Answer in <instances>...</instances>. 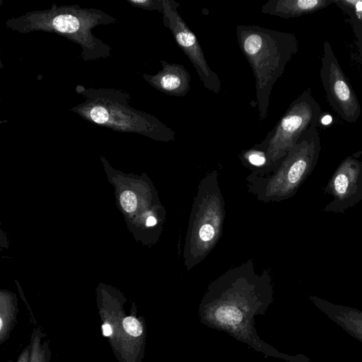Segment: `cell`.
<instances>
[{
  "instance_id": "1",
  "label": "cell",
  "mask_w": 362,
  "mask_h": 362,
  "mask_svg": "<svg viewBox=\"0 0 362 362\" xmlns=\"http://www.w3.org/2000/svg\"><path fill=\"white\" fill-rule=\"evenodd\" d=\"M117 19L101 11L78 6H57L46 11L30 12L6 22L8 29L20 34L44 32L58 35L82 48L87 61L108 58L111 49L96 38L92 31L98 26L115 24Z\"/></svg>"
},
{
  "instance_id": "14",
  "label": "cell",
  "mask_w": 362,
  "mask_h": 362,
  "mask_svg": "<svg viewBox=\"0 0 362 362\" xmlns=\"http://www.w3.org/2000/svg\"><path fill=\"white\" fill-rule=\"evenodd\" d=\"M125 330L131 336L139 337L143 332L141 323L134 317H127L123 320Z\"/></svg>"
},
{
  "instance_id": "8",
  "label": "cell",
  "mask_w": 362,
  "mask_h": 362,
  "mask_svg": "<svg viewBox=\"0 0 362 362\" xmlns=\"http://www.w3.org/2000/svg\"><path fill=\"white\" fill-rule=\"evenodd\" d=\"M161 70L154 75H143L144 80L156 90L171 96L185 97L191 89L192 77L180 64L161 61Z\"/></svg>"
},
{
  "instance_id": "2",
  "label": "cell",
  "mask_w": 362,
  "mask_h": 362,
  "mask_svg": "<svg viewBox=\"0 0 362 362\" xmlns=\"http://www.w3.org/2000/svg\"><path fill=\"white\" fill-rule=\"evenodd\" d=\"M237 37L239 48L256 78L258 116L264 120L268 114L270 95L287 65L299 51L294 35L256 25H239Z\"/></svg>"
},
{
  "instance_id": "19",
  "label": "cell",
  "mask_w": 362,
  "mask_h": 362,
  "mask_svg": "<svg viewBox=\"0 0 362 362\" xmlns=\"http://www.w3.org/2000/svg\"><path fill=\"white\" fill-rule=\"evenodd\" d=\"M156 220L154 217H149L146 220L147 227H153L156 225Z\"/></svg>"
},
{
  "instance_id": "12",
  "label": "cell",
  "mask_w": 362,
  "mask_h": 362,
  "mask_svg": "<svg viewBox=\"0 0 362 362\" xmlns=\"http://www.w3.org/2000/svg\"><path fill=\"white\" fill-rule=\"evenodd\" d=\"M132 6L147 11H157L162 13L163 0H127Z\"/></svg>"
},
{
  "instance_id": "6",
  "label": "cell",
  "mask_w": 362,
  "mask_h": 362,
  "mask_svg": "<svg viewBox=\"0 0 362 362\" xmlns=\"http://www.w3.org/2000/svg\"><path fill=\"white\" fill-rule=\"evenodd\" d=\"M320 77L327 101L335 113L349 123L357 121L361 114L358 100L328 42L323 44Z\"/></svg>"
},
{
  "instance_id": "10",
  "label": "cell",
  "mask_w": 362,
  "mask_h": 362,
  "mask_svg": "<svg viewBox=\"0 0 362 362\" xmlns=\"http://www.w3.org/2000/svg\"><path fill=\"white\" fill-rule=\"evenodd\" d=\"M310 299L330 320L340 326L351 336L362 342V311L337 305L315 296Z\"/></svg>"
},
{
  "instance_id": "9",
  "label": "cell",
  "mask_w": 362,
  "mask_h": 362,
  "mask_svg": "<svg viewBox=\"0 0 362 362\" xmlns=\"http://www.w3.org/2000/svg\"><path fill=\"white\" fill-rule=\"evenodd\" d=\"M335 3V0H270L261 7V13L287 20L313 14Z\"/></svg>"
},
{
  "instance_id": "13",
  "label": "cell",
  "mask_w": 362,
  "mask_h": 362,
  "mask_svg": "<svg viewBox=\"0 0 362 362\" xmlns=\"http://www.w3.org/2000/svg\"><path fill=\"white\" fill-rule=\"evenodd\" d=\"M350 23L356 39V46L360 59L362 61V18L349 17Z\"/></svg>"
},
{
  "instance_id": "17",
  "label": "cell",
  "mask_w": 362,
  "mask_h": 362,
  "mask_svg": "<svg viewBox=\"0 0 362 362\" xmlns=\"http://www.w3.org/2000/svg\"><path fill=\"white\" fill-rule=\"evenodd\" d=\"M249 160L251 163L255 166H262L266 163L265 156L259 152L254 151L249 156Z\"/></svg>"
},
{
  "instance_id": "11",
  "label": "cell",
  "mask_w": 362,
  "mask_h": 362,
  "mask_svg": "<svg viewBox=\"0 0 362 362\" xmlns=\"http://www.w3.org/2000/svg\"><path fill=\"white\" fill-rule=\"evenodd\" d=\"M335 4L349 17L362 18V0H335Z\"/></svg>"
},
{
  "instance_id": "4",
  "label": "cell",
  "mask_w": 362,
  "mask_h": 362,
  "mask_svg": "<svg viewBox=\"0 0 362 362\" xmlns=\"http://www.w3.org/2000/svg\"><path fill=\"white\" fill-rule=\"evenodd\" d=\"M321 108L310 89L289 106L275 127L260 145L272 158L285 155L311 127L318 126Z\"/></svg>"
},
{
  "instance_id": "7",
  "label": "cell",
  "mask_w": 362,
  "mask_h": 362,
  "mask_svg": "<svg viewBox=\"0 0 362 362\" xmlns=\"http://www.w3.org/2000/svg\"><path fill=\"white\" fill-rule=\"evenodd\" d=\"M324 192L333 200L325 213H344L362 201V162L353 156L344 158L332 175Z\"/></svg>"
},
{
  "instance_id": "3",
  "label": "cell",
  "mask_w": 362,
  "mask_h": 362,
  "mask_svg": "<svg viewBox=\"0 0 362 362\" xmlns=\"http://www.w3.org/2000/svg\"><path fill=\"white\" fill-rule=\"evenodd\" d=\"M76 92L85 101L70 110L84 120L114 131L137 133L162 142L173 141V130L149 113L139 111L130 104V95L116 89H88L82 85Z\"/></svg>"
},
{
  "instance_id": "18",
  "label": "cell",
  "mask_w": 362,
  "mask_h": 362,
  "mask_svg": "<svg viewBox=\"0 0 362 362\" xmlns=\"http://www.w3.org/2000/svg\"><path fill=\"white\" fill-rule=\"evenodd\" d=\"M104 335L105 336H110L112 335V327L109 324H105L103 325Z\"/></svg>"
},
{
  "instance_id": "15",
  "label": "cell",
  "mask_w": 362,
  "mask_h": 362,
  "mask_svg": "<svg viewBox=\"0 0 362 362\" xmlns=\"http://www.w3.org/2000/svg\"><path fill=\"white\" fill-rule=\"evenodd\" d=\"M120 204L126 212L133 213L136 210L137 206L136 196L132 192H125L121 195Z\"/></svg>"
},
{
  "instance_id": "16",
  "label": "cell",
  "mask_w": 362,
  "mask_h": 362,
  "mask_svg": "<svg viewBox=\"0 0 362 362\" xmlns=\"http://www.w3.org/2000/svg\"><path fill=\"white\" fill-rule=\"evenodd\" d=\"M215 235V230L211 225H205L201 228L200 237L205 242L211 241L214 238Z\"/></svg>"
},
{
  "instance_id": "5",
  "label": "cell",
  "mask_w": 362,
  "mask_h": 362,
  "mask_svg": "<svg viewBox=\"0 0 362 362\" xmlns=\"http://www.w3.org/2000/svg\"><path fill=\"white\" fill-rule=\"evenodd\" d=\"M179 7L180 4L175 0H163L161 13L163 25L170 31L177 45L193 64L205 88L220 94L222 90L220 77L209 66L196 35L180 15Z\"/></svg>"
}]
</instances>
